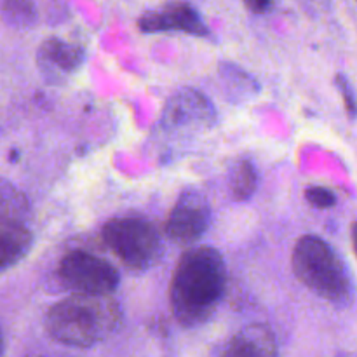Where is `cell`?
<instances>
[{"instance_id":"1","label":"cell","mask_w":357,"mask_h":357,"mask_svg":"<svg viewBox=\"0 0 357 357\" xmlns=\"http://www.w3.org/2000/svg\"><path fill=\"white\" fill-rule=\"evenodd\" d=\"M227 288V267L218 250L199 246L178 260L169 286L171 312L187 330L208 323L222 303Z\"/></svg>"},{"instance_id":"2","label":"cell","mask_w":357,"mask_h":357,"mask_svg":"<svg viewBox=\"0 0 357 357\" xmlns=\"http://www.w3.org/2000/svg\"><path fill=\"white\" fill-rule=\"evenodd\" d=\"M124 312L110 295H75L54 303L45 314L44 326L58 344L75 349H91L117 333Z\"/></svg>"},{"instance_id":"3","label":"cell","mask_w":357,"mask_h":357,"mask_svg":"<svg viewBox=\"0 0 357 357\" xmlns=\"http://www.w3.org/2000/svg\"><path fill=\"white\" fill-rule=\"evenodd\" d=\"M296 279L317 296L331 303L352 298V281L340 255L319 236H303L291 255Z\"/></svg>"},{"instance_id":"4","label":"cell","mask_w":357,"mask_h":357,"mask_svg":"<svg viewBox=\"0 0 357 357\" xmlns=\"http://www.w3.org/2000/svg\"><path fill=\"white\" fill-rule=\"evenodd\" d=\"M101 239L132 271L153 267L162 255V243L155 225L139 216L110 220L101 229Z\"/></svg>"},{"instance_id":"5","label":"cell","mask_w":357,"mask_h":357,"mask_svg":"<svg viewBox=\"0 0 357 357\" xmlns=\"http://www.w3.org/2000/svg\"><path fill=\"white\" fill-rule=\"evenodd\" d=\"M63 288L82 295H112L121 284V274L105 258L87 251H70L58 267Z\"/></svg>"},{"instance_id":"6","label":"cell","mask_w":357,"mask_h":357,"mask_svg":"<svg viewBox=\"0 0 357 357\" xmlns=\"http://www.w3.org/2000/svg\"><path fill=\"white\" fill-rule=\"evenodd\" d=\"M216 122V108L208 96L194 87H181L169 96L160 115L164 135H195Z\"/></svg>"},{"instance_id":"7","label":"cell","mask_w":357,"mask_h":357,"mask_svg":"<svg viewBox=\"0 0 357 357\" xmlns=\"http://www.w3.org/2000/svg\"><path fill=\"white\" fill-rule=\"evenodd\" d=\"M211 222V208L206 195L197 188H187L174 202L166 220V236L173 243L190 246L197 243Z\"/></svg>"},{"instance_id":"8","label":"cell","mask_w":357,"mask_h":357,"mask_svg":"<svg viewBox=\"0 0 357 357\" xmlns=\"http://www.w3.org/2000/svg\"><path fill=\"white\" fill-rule=\"evenodd\" d=\"M138 28L143 33L160 31H181L194 37H209V26L194 6L187 2H171L162 9L146 10L138 20Z\"/></svg>"},{"instance_id":"9","label":"cell","mask_w":357,"mask_h":357,"mask_svg":"<svg viewBox=\"0 0 357 357\" xmlns=\"http://www.w3.org/2000/svg\"><path fill=\"white\" fill-rule=\"evenodd\" d=\"M86 52L79 44H72L63 38L49 37L38 45L37 65L49 82H59L75 73L84 65Z\"/></svg>"},{"instance_id":"10","label":"cell","mask_w":357,"mask_h":357,"mask_svg":"<svg viewBox=\"0 0 357 357\" xmlns=\"http://www.w3.org/2000/svg\"><path fill=\"white\" fill-rule=\"evenodd\" d=\"M213 357H278V340L265 324H250L223 342Z\"/></svg>"},{"instance_id":"11","label":"cell","mask_w":357,"mask_h":357,"mask_svg":"<svg viewBox=\"0 0 357 357\" xmlns=\"http://www.w3.org/2000/svg\"><path fill=\"white\" fill-rule=\"evenodd\" d=\"M33 244V236L26 225L0 229V274L23 260Z\"/></svg>"},{"instance_id":"12","label":"cell","mask_w":357,"mask_h":357,"mask_svg":"<svg viewBox=\"0 0 357 357\" xmlns=\"http://www.w3.org/2000/svg\"><path fill=\"white\" fill-rule=\"evenodd\" d=\"M30 213L31 206L26 195L9 180L0 178V229L10 225H26Z\"/></svg>"},{"instance_id":"13","label":"cell","mask_w":357,"mask_h":357,"mask_svg":"<svg viewBox=\"0 0 357 357\" xmlns=\"http://www.w3.org/2000/svg\"><path fill=\"white\" fill-rule=\"evenodd\" d=\"M218 73L220 79L223 80V89H225V93L229 94L230 98L246 100V98H253L255 94L260 91L257 79H253L246 70L234 65V63H220Z\"/></svg>"},{"instance_id":"14","label":"cell","mask_w":357,"mask_h":357,"mask_svg":"<svg viewBox=\"0 0 357 357\" xmlns=\"http://www.w3.org/2000/svg\"><path fill=\"white\" fill-rule=\"evenodd\" d=\"M229 190L234 201L244 202L253 197L258 187V173L255 169L253 162L248 159L237 160L229 173Z\"/></svg>"},{"instance_id":"15","label":"cell","mask_w":357,"mask_h":357,"mask_svg":"<svg viewBox=\"0 0 357 357\" xmlns=\"http://www.w3.org/2000/svg\"><path fill=\"white\" fill-rule=\"evenodd\" d=\"M0 17L13 30H30L37 24L38 10L33 0H2Z\"/></svg>"},{"instance_id":"16","label":"cell","mask_w":357,"mask_h":357,"mask_svg":"<svg viewBox=\"0 0 357 357\" xmlns=\"http://www.w3.org/2000/svg\"><path fill=\"white\" fill-rule=\"evenodd\" d=\"M305 201L314 208L328 209L337 204V195L326 187H309L305 188Z\"/></svg>"},{"instance_id":"17","label":"cell","mask_w":357,"mask_h":357,"mask_svg":"<svg viewBox=\"0 0 357 357\" xmlns=\"http://www.w3.org/2000/svg\"><path fill=\"white\" fill-rule=\"evenodd\" d=\"M337 87L342 94V100H344L345 105V110H347L349 119H357V96H356V91L352 87L351 80L347 79L345 75L338 73L337 75Z\"/></svg>"},{"instance_id":"18","label":"cell","mask_w":357,"mask_h":357,"mask_svg":"<svg viewBox=\"0 0 357 357\" xmlns=\"http://www.w3.org/2000/svg\"><path fill=\"white\" fill-rule=\"evenodd\" d=\"M248 9L255 14H265L272 9L274 0H243Z\"/></svg>"},{"instance_id":"19","label":"cell","mask_w":357,"mask_h":357,"mask_svg":"<svg viewBox=\"0 0 357 357\" xmlns=\"http://www.w3.org/2000/svg\"><path fill=\"white\" fill-rule=\"evenodd\" d=\"M352 244H354V251L357 255V222L352 225Z\"/></svg>"},{"instance_id":"20","label":"cell","mask_w":357,"mask_h":357,"mask_svg":"<svg viewBox=\"0 0 357 357\" xmlns=\"http://www.w3.org/2000/svg\"><path fill=\"white\" fill-rule=\"evenodd\" d=\"M3 333H2V328H0V357L3 356Z\"/></svg>"},{"instance_id":"21","label":"cell","mask_w":357,"mask_h":357,"mask_svg":"<svg viewBox=\"0 0 357 357\" xmlns=\"http://www.w3.org/2000/svg\"><path fill=\"white\" fill-rule=\"evenodd\" d=\"M42 357H54V356H42Z\"/></svg>"}]
</instances>
